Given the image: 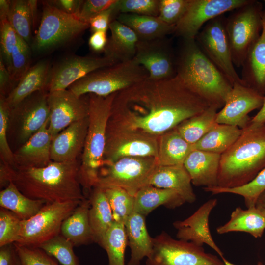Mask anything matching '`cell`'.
<instances>
[{"label":"cell","instance_id":"cell-1","mask_svg":"<svg viewBox=\"0 0 265 265\" xmlns=\"http://www.w3.org/2000/svg\"><path fill=\"white\" fill-rule=\"evenodd\" d=\"M210 106L177 75L147 78L116 93L108 122L159 136Z\"/></svg>","mask_w":265,"mask_h":265},{"label":"cell","instance_id":"cell-2","mask_svg":"<svg viewBox=\"0 0 265 265\" xmlns=\"http://www.w3.org/2000/svg\"><path fill=\"white\" fill-rule=\"evenodd\" d=\"M80 164L52 161L39 168H16L0 162V185L13 183L26 196L46 203L82 201L85 198L79 178Z\"/></svg>","mask_w":265,"mask_h":265},{"label":"cell","instance_id":"cell-3","mask_svg":"<svg viewBox=\"0 0 265 265\" xmlns=\"http://www.w3.org/2000/svg\"><path fill=\"white\" fill-rule=\"evenodd\" d=\"M176 75L211 106L222 108L232 84L201 50L195 39H184L176 60Z\"/></svg>","mask_w":265,"mask_h":265},{"label":"cell","instance_id":"cell-4","mask_svg":"<svg viewBox=\"0 0 265 265\" xmlns=\"http://www.w3.org/2000/svg\"><path fill=\"white\" fill-rule=\"evenodd\" d=\"M265 168V124L249 123L238 139L221 155L218 187L243 186Z\"/></svg>","mask_w":265,"mask_h":265},{"label":"cell","instance_id":"cell-5","mask_svg":"<svg viewBox=\"0 0 265 265\" xmlns=\"http://www.w3.org/2000/svg\"><path fill=\"white\" fill-rule=\"evenodd\" d=\"M116 94L106 97L88 94V125L79 170L80 184L87 190L94 187L104 164L106 127Z\"/></svg>","mask_w":265,"mask_h":265},{"label":"cell","instance_id":"cell-6","mask_svg":"<svg viewBox=\"0 0 265 265\" xmlns=\"http://www.w3.org/2000/svg\"><path fill=\"white\" fill-rule=\"evenodd\" d=\"M148 77L146 70L132 60L93 71L68 88L78 96L93 93L107 96Z\"/></svg>","mask_w":265,"mask_h":265},{"label":"cell","instance_id":"cell-7","mask_svg":"<svg viewBox=\"0 0 265 265\" xmlns=\"http://www.w3.org/2000/svg\"><path fill=\"white\" fill-rule=\"evenodd\" d=\"M263 11L260 2L250 0L226 18L225 27L232 60L237 67L242 66L261 34Z\"/></svg>","mask_w":265,"mask_h":265},{"label":"cell","instance_id":"cell-8","mask_svg":"<svg viewBox=\"0 0 265 265\" xmlns=\"http://www.w3.org/2000/svg\"><path fill=\"white\" fill-rule=\"evenodd\" d=\"M158 166L157 159L153 157L123 158L103 165L94 187H120L135 196L142 187L149 185Z\"/></svg>","mask_w":265,"mask_h":265},{"label":"cell","instance_id":"cell-9","mask_svg":"<svg viewBox=\"0 0 265 265\" xmlns=\"http://www.w3.org/2000/svg\"><path fill=\"white\" fill-rule=\"evenodd\" d=\"M153 247L146 265H225L203 247L175 239L164 231L153 238Z\"/></svg>","mask_w":265,"mask_h":265},{"label":"cell","instance_id":"cell-10","mask_svg":"<svg viewBox=\"0 0 265 265\" xmlns=\"http://www.w3.org/2000/svg\"><path fill=\"white\" fill-rule=\"evenodd\" d=\"M88 27V23L46 2L32 49L38 52L49 51L73 40Z\"/></svg>","mask_w":265,"mask_h":265},{"label":"cell","instance_id":"cell-11","mask_svg":"<svg viewBox=\"0 0 265 265\" xmlns=\"http://www.w3.org/2000/svg\"><path fill=\"white\" fill-rule=\"evenodd\" d=\"M81 201L47 203L35 215L22 220L19 239L15 243L38 247L43 242L60 234L63 221Z\"/></svg>","mask_w":265,"mask_h":265},{"label":"cell","instance_id":"cell-12","mask_svg":"<svg viewBox=\"0 0 265 265\" xmlns=\"http://www.w3.org/2000/svg\"><path fill=\"white\" fill-rule=\"evenodd\" d=\"M159 137L138 130L120 127L108 121L103 165L125 157H153L157 158Z\"/></svg>","mask_w":265,"mask_h":265},{"label":"cell","instance_id":"cell-13","mask_svg":"<svg viewBox=\"0 0 265 265\" xmlns=\"http://www.w3.org/2000/svg\"><path fill=\"white\" fill-rule=\"evenodd\" d=\"M222 15L207 23L195 38L198 46L232 85L244 84L236 72L233 62L230 44Z\"/></svg>","mask_w":265,"mask_h":265},{"label":"cell","instance_id":"cell-14","mask_svg":"<svg viewBox=\"0 0 265 265\" xmlns=\"http://www.w3.org/2000/svg\"><path fill=\"white\" fill-rule=\"evenodd\" d=\"M48 92L46 90L37 91L10 108L8 132L14 134L21 146L49 119Z\"/></svg>","mask_w":265,"mask_h":265},{"label":"cell","instance_id":"cell-15","mask_svg":"<svg viewBox=\"0 0 265 265\" xmlns=\"http://www.w3.org/2000/svg\"><path fill=\"white\" fill-rule=\"evenodd\" d=\"M250 0H189L174 33L184 39H195L202 26L224 13L235 10Z\"/></svg>","mask_w":265,"mask_h":265},{"label":"cell","instance_id":"cell-16","mask_svg":"<svg viewBox=\"0 0 265 265\" xmlns=\"http://www.w3.org/2000/svg\"><path fill=\"white\" fill-rule=\"evenodd\" d=\"M48 104L52 139L72 123L88 117V96H78L68 89L49 92Z\"/></svg>","mask_w":265,"mask_h":265},{"label":"cell","instance_id":"cell-17","mask_svg":"<svg viewBox=\"0 0 265 265\" xmlns=\"http://www.w3.org/2000/svg\"><path fill=\"white\" fill-rule=\"evenodd\" d=\"M166 37L137 43L133 59L146 70L149 79L165 80L176 75V57Z\"/></svg>","mask_w":265,"mask_h":265},{"label":"cell","instance_id":"cell-18","mask_svg":"<svg viewBox=\"0 0 265 265\" xmlns=\"http://www.w3.org/2000/svg\"><path fill=\"white\" fill-rule=\"evenodd\" d=\"M264 96L241 83H235L228 95L222 109L217 112L216 122L246 128L251 118L249 113L260 108Z\"/></svg>","mask_w":265,"mask_h":265},{"label":"cell","instance_id":"cell-19","mask_svg":"<svg viewBox=\"0 0 265 265\" xmlns=\"http://www.w3.org/2000/svg\"><path fill=\"white\" fill-rule=\"evenodd\" d=\"M116 64L104 56H72L64 59L50 70L47 90L68 89L73 83L97 70Z\"/></svg>","mask_w":265,"mask_h":265},{"label":"cell","instance_id":"cell-20","mask_svg":"<svg viewBox=\"0 0 265 265\" xmlns=\"http://www.w3.org/2000/svg\"><path fill=\"white\" fill-rule=\"evenodd\" d=\"M217 204V199H209L188 218L176 221L173 224L177 231V239L201 247L205 244L214 250L221 259L224 254L214 241L209 225L210 213Z\"/></svg>","mask_w":265,"mask_h":265},{"label":"cell","instance_id":"cell-21","mask_svg":"<svg viewBox=\"0 0 265 265\" xmlns=\"http://www.w3.org/2000/svg\"><path fill=\"white\" fill-rule=\"evenodd\" d=\"M88 125V117L74 122L54 136L52 140V161L68 162L77 160L83 152Z\"/></svg>","mask_w":265,"mask_h":265},{"label":"cell","instance_id":"cell-22","mask_svg":"<svg viewBox=\"0 0 265 265\" xmlns=\"http://www.w3.org/2000/svg\"><path fill=\"white\" fill-rule=\"evenodd\" d=\"M49 119L29 139L14 152L13 166L16 168H39L49 165L52 140L48 130Z\"/></svg>","mask_w":265,"mask_h":265},{"label":"cell","instance_id":"cell-23","mask_svg":"<svg viewBox=\"0 0 265 265\" xmlns=\"http://www.w3.org/2000/svg\"><path fill=\"white\" fill-rule=\"evenodd\" d=\"M221 155L199 150H193L188 154L184 166L194 186L204 187L217 186Z\"/></svg>","mask_w":265,"mask_h":265},{"label":"cell","instance_id":"cell-24","mask_svg":"<svg viewBox=\"0 0 265 265\" xmlns=\"http://www.w3.org/2000/svg\"><path fill=\"white\" fill-rule=\"evenodd\" d=\"M190 176L184 165L158 166L149 183V185L175 191L189 203L196 200Z\"/></svg>","mask_w":265,"mask_h":265},{"label":"cell","instance_id":"cell-25","mask_svg":"<svg viewBox=\"0 0 265 265\" xmlns=\"http://www.w3.org/2000/svg\"><path fill=\"white\" fill-rule=\"evenodd\" d=\"M265 3V0L264 1ZM241 80L245 85L265 95V9L261 34L242 65Z\"/></svg>","mask_w":265,"mask_h":265},{"label":"cell","instance_id":"cell-26","mask_svg":"<svg viewBox=\"0 0 265 265\" xmlns=\"http://www.w3.org/2000/svg\"><path fill=\"white\" fill-rule=\"evenodd\" d=\"M111 35L104 51V56L116 63L132 60L135 56L138 38L129 27L116 19L110 24Z\"/></svg>","mask_w":265,"mask_h":265},{"label":"cell","instance_id":"cell-27","mask_svg":"<svg viewBox=\"0 0 265 265\" xmlns=\"http://www.w3.org/2000/svg\"><path fill=\"white\" fill-rule=\"evenodd\" d=\"M124 225L128 245L131 250L128 265H140L144 258L150 256L153 247V238L147 231L145 216L134 212Z\"/></svg>","mask_w":265,"mask_h":265},{"label":"cell","instance_id":"cell-28","mask_svg":"<svg viewBox=\"0 0 265 265\" xmlns=\"http://www.w3.org/2000/svg\"><path fill=\"white\" fill-rule=\"evenodd\" d=\"M50 70L49 64L45 60H41L31 67L5 97L9 107L16 106L37 91L47 90Z\"/></svg>","mask_w":265,"mask_h":265},{"label":"cell","instance_id":"cell-29","mask_svg":"<svg viewBox=\"0 0 265 265\" xmlns=\"http://www.w3.org/2000/svg\"><path fill=\"white\" fill-rule=\"evenodd\" d=\"M89 199L82 200L73 212L63 221L60 234L74 246L94 242L89 220Z\"/></svg>","mask_w":265,"mask_h":265},{"label":"cell","instance_id":"cell-30","mask_svg":"<svg viewBox=\"0 0 265 265\" xmlns=\"http://www.w3.org/2000/svg\"><path fill=\"white\" fill-rule=\"evenodd\" d=\"M265 230V216L257 207L243 209L237 207L231 213L229 220L216 228L218 234L233 232L248 233L255 238L261 237Z\"/></svg>","mask_w":265,"mask_h":265},{"label":"cell","instance_id":"cell-31","mask_svg":"<svg viewBox=\"0 0 265 265\" xmlns=\"http://www.w3.org/2000/svg\"><path fill=\"white\" fill-rule=\"evenodd\" d=\"M134 212L146 216L160 206L169 209L178 208L186 203L175 191L147 185L136 193Z\"/></svg>","mask_w":265,"mask_h":265},{"label":"cell","instance_id":"cell-32","mask_svg":"<svg viewBox=\"0 0 265 265\" xmlns=\"http://www.w3.org/2000/svg\"><path fill=\"white\" fill-rule=\"evenodd\" d=\"M89 199L88 216L94 242L101 246L106 233L114 221L112 212L102 188L93 187Z\"/></svg>","mask_w":265,"mask_h":265},{"label":"cell","instance_id":"cell-33","mask_svg":"<svg viewBox=\"0 0 265 265\" xmlns=\"http://www.w3.org/2000/svg\"><path fill=\"white\" fill-rule=\"evenodd\" d=\"M129 27L139 40H151L174 33L175 26L168 25L158 17L132 13L119 14L115 19Z\"/></svg>","mask_w":265,"mask_h":265},{"label":"cell","instance_id":"cell-34","mask_svg":"<svg viewBox=\"0 0 265 265\" xmlns=\"http://www.w3.org/2000/svg\"><path fill=\"white\" fill-rule=\"evenodd\" d=\"M193 150V144L187 142L176 128L159 137L157 160L158 166L184 165L188 154Z\"/></svg>","mask_w":265,"mask_h":265},{"label":"cell","instance_id":"cell-35","mask_svg":"<svg viewBox=\"0 0 265 265\" xmlns=\"http://www.w3.org/2000/svg\"><path fill=\"white\" fill-rule=\"evenodd\" d=\"M242 132V129L237 126L217 123L193 144V149L222 155L234 144Z\"/></svg>","mask_w":265,"mask_h":265},{"label":"cell","instance_id":"cell-36","mask_svg":"<svg viewBox=\"0 0 265 265\" xmlns=\"http://www.w3.org/2000/svg\"><path fill=\"white\" fill-rule=\"evenodd\" d=\"M46 203L26 196L12 182L0 192V207L12 212L22 220L35 215Z\"/></svg>","mask_w":265,"mask_h":265},{"label":"cell","instance_id":"cell-37","mask_svg":"<svg viewBox=\"0 0 265 265\" xmlns=\"http://www.w3.org/2000/svg\"><path fill=\"white\" fill-rule=\"evenodd\" d=\"M218 109L211 106L202 112L184 120L176 128L187 142L194 144L217 124Z\"/></svg>","mask_w":265,"mask_h":265},{"label":"cell","instance_id":"cell-38","mask_svg":"<svg viewBox=\"0 0 265 265\" xmlns=\"http://www.w3.org/2000/svg\"><path fill=\"white\" fill-rule=\"evenodd\" d=\"M127 245L124 224L114 221L106 233L101 245L107 253L108 265H125V253Z\"/></svg>","mask_w":265,"mask_h":265},{"label":"cell","instance_id":"cell-39","mask_svg":"<svg viewBox=\"0 0 265 265\" xmlns=\"http://www.w3.org/2000/svg\"><path fill=\"white\" fill-rule=\"evenodd\" d=\"M8 20L17 34L29 45L33 25L29 0H11Z\"/></svg>","mask_w":265,"mask_h":265},{"label":"cell","instance_id":"cell-40","mask_svg":"<svg viewBox=\"0 0 265 265\" xmlns=\"http://www.w3.org/2000/svg\"><path fill=\"white\" fill-rule=\"evenodd\" d=\"M203 190L212 194L231 193L238 195L243 198L247 208L254 207L258 197L265 190V168L251 181L243 186L234 188L204 187Z\"/></svg>","mask_w":265,"mask_h":265},{"label":"cell","instance_id":"cell-41","mask_svg":"<svg viewBox=\"0 0 265 265\" xmlns=\"http://www.w3.org/2000/svg\"><path fill=\"white\" fill-rule=\"evenodd\" d=\"M102 188L111 207L114 221L124 224L134 212V196L120 187H108Z\"/></svg>","mask_w":265,"mask_h":265},{"label":"cell","instance_id":"cell-42","mask_svg":"<svg viewBox=\"0 0 265 265\" xmlns=\"http://www.w3.org/2000/svg\"><path fill=\"white\" fill-rule=\"evenodd\" d=\"M73 244L60 234L43 242L39 246L62 265H80L74 252Z\"/></svg>","mask_w":265,"mask_h":265},{"label":"cell","instance_id":"cell-43","mask_svg":"<svg viewBox=\"0 0 265 265\" xmlns=\"http://www.w3.org/2000/svg\"><path fill=\"white\" fill-rule=\"evenodd\" d=\"M31 49L29 45L18 35L17 44L11 54L9 70L13 82H18L31 67Z\"/></svg>","mask_w":265,"mask_h":265},{"label":"cell","instance_id":"cell-44","mask_svg":"<svg viewBox=\"0 0 265 265\" xmlns=\"http://www.w3.org/2000/svg\"><path fill=\"white\" fill-rule=\"evenodd\" d=\"M160 0H117L113 7V17L121 13L158 17Z\"/></svg>","mask_w":265,"mask_h":265},{"label":"cell","instance_id":"cell-45","mask_svg":"<svg viewBox=\"0 0 265 265\" xmlns=\"http://www.w3.org/2000/svg\"><path fill=\"white\" fill-rule=\"evenodd\" d=\"M22 220L12 212L0 208V247L18 241Z\"/></svg>","mask_w":265,"mask_h":265},{"label":"cell","instance_id":"cell-46","mask_svg":"<svg viewBox=\"0 0 265 265\" xmlns=\"http://www.w3.org/2000/svg\"><path fill=\"white\" fill-rule=\"evenodd\" d=\"M10 107L5 96L0 95V155L1 162L13 166L14 152L8 142V131L9 122Z\"/></svg>","mask_w":265,"mask_h":265},{"label":"cell","instance_id":"cell-47","mask_svg":"<svg viewBox=\"0 0 265 265\" xmlns=\"http://www.w3.org/2000/svg\"><path fill=\"white\" fill-rule=\"evenodd\" d=\"M18 35L8 20H1L0 22V45L1 56L9 70L11 65V54L17 43Z\"/></svg>","mask_w":265,"mask_h":265},{"label":"cell","instance_id":"cell-48","mask_svg":"<svg viewBox=\"0 0 265 265\" xmlns=\"http://www.w3.org/2000/svg\"><path fill=\"white\" fill-rule=\"evenodd\" d=\"M189 0H160L158 17L164 23L175 26L187 8Z\"/></svg>","mask_w":265,"mask_h":265},{"label":"cell","instance_id":"cell-49","mask_svg":"<svg viewBox=\"0 0 265 265\" xmlns=\"http://www.w3.org/2000/svg\"><path fill=\"white\" fill-rule=\"evenodd\" d=\"M14 243L23 265H59L52 256L40 248L22 246Z\"/></svg>","mask_w":265,"mask_h":265},{"label":"cell","instance_id":"cell-50","mask_svg":"<svg viewBox=\"0 0 265 265\" xmlns=\"http://www.w3.org/2000/svg\"><path fill=\"white\" fill-rule=\"evenodd\" d=\"M116 1L117 0H85L76 17L80 21L89 24L93 18L111 8Z\"/></svg>","mask_w":265,"mask_h":265},{"label":"cell","instance_id":"cell-51","mask_svg":"<svg viewBox=\"0 0 265 265\" xmlns=\"http://www.w3.org/2000/svg\"><path fill=\"white\" fill-rule=\"evenodd\" d=\"M113 6L99 14L90 21L89 24L92 33L97 31L106 32L109 29L110 23L114 20Z\"/></svg>","mask_w":265,"mask_h":265},{"label":"cell","instance_id":"cell-52","mask_svg":"<svg viewBox=\"0 0 265 265\" xmlns=\"http://www.w3.org/2000/svg\"><path fill=\"white\" fill-rule=\"evenodd\" d=\"M0 265H23L14 243L0 247Z\"/></svg>","mask_w":265,"mask_h":265},{"label":"cell","instance_id":"cell-53","mask_svg":"<svg viewBox=\"0 0 265 265\" xmlns=\"http://www.w3.org/2000/svg\"><path fill=\"white\" fill-rule=\"evenodd\" d=\"M84 1L80 0H56L49 2L62 11L76 17Z\"/></svg>","mask_w":265,"mask_h":265},{"label":"cell","instance_id":"cell-54","mask_svg":"<svg viewBox=\"0 0 265 265\" xmlns=\"http://www.w3.org/2000/svg\"><path fill=\"white\" fill-rule=\"evenodd\" d=\"M13 82L10 74L6 67L2 57L0 56V95L5 96L8 91H9V93L10 92V88L12 85Z\"/></svg>","mask_w":265,"mask_h":265},{"label":"cell","instance_id":"cell-55","mask_svg":"<svg viewBox=\"0 0 265 265\" xmlns=\"http://www.w3.org/2000/svg\"><path fill=\"white\" fill-rule=\"evenodd\" d=\"M107 40L106 32L97 31L93 32L89 38V46L94 52H104Z\"/></svg>","mask_w":265,"mask_h":265},{"label":"cell","instance_id":"cell-56","mask_svg":"<svg viewBox=\"0 0 265 265\" xmlns=\"http://www.w3.org/2000/svg\"><path fill=\"white\" fill-rule=\"evenodd\" d=\"M250 123L255 124H265V95L261 107L258 112L251 119Z\"/></svg>","mask_w":265,"mask_h":265},{"label":"cell","instance_id":"cell-57","mask_svg":"<svg viewBox=\"0 0 265 265\" xmlns=\"http://www.w3.org/2000/svg\"><path fill=\"white\" fill-rule=\"evenodd\" d=\"M11 0H0V20L8 19L10 9Z\"/></svg>","mask_w":265,"mask_h":265},{"label":"cell","instance_id":"cell-58","mask_svg":"<svg viewBox=\"0 0 265 265\" xmlns=\"http://www.w3.org/2000/svg\"><path fill=\"white\" fill-rule=\"evenodd\" d=\"M255 206L265 209V190L258 197Z\"/></svg>","mask_w":265,"mask_h":265},{"label":"cell","instance_id":"cell-59","mask_svg":"<svg viewBox=\"0 0 265 265\" xmlns=\"http://www.w3.org/2000/svg\"><path fill=\"white\" fill-rule=\"evenodd\" d=\"M221 259L223 260L225 265H237L233 264L232 263H231L230 262H229L228 260H227L226 259H225V258L224 257H223L222 258H221ZM256 265H262V263H258V264H257Z\"/></svg>","mask_w":265,"mask_h":265},{"label":"cell","instance_id":"cell-60","mask_svg":"<svg viewBox=\"0 0 265 265\" xmlns=\"http://www.w3.org/2000/svg\"><path fill=\"white\" fill-rule=\"evenodd\" d=\"M259 208L260 211H261V212L263 213V214L265 216V209H263V208Z\"/></svg>","mask_w":265,"mask_h":265}]
</instances>
